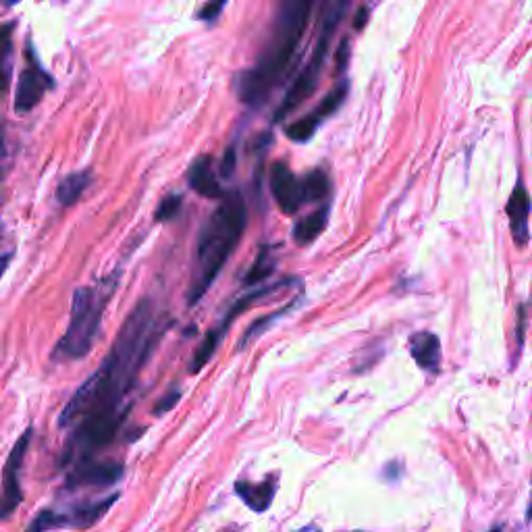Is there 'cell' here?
Listing matches in <instances>:
<instances>
[{
	"label": "cell",
	"mask_w": 532,
	"mask_h": 532,
	"mask_svg": "<svg viewBox=\"0 0 532 532\" xmlns=\"http://www.w3.org/2000/svg\"><path fill=\"white\" fill-rule=\"evenodd\" d=\"M235 158H237V150H235V146H229L227 152H225V156H223V163H221V173L225 177H231L233 175V171H235Z\"/></svg>",
	"instance_id": "cb8c5ba5"
},
{
	"label": "cell",
	"mask_w": 532,
	"mask_h": 532,
	"mask_svg": "<svg viewBox=\"0 0 532 532\" xmlns=\"http://www.w3.org/2000/svg\"><path fill=\"white\" fill-rule=\"evenodd\" d=\"M296 306H298V300H294V302H291V304H287V306H283V308H279V310L271 312L269 316H262V318H258V321H254V323H252V325L246 329V333H244L242 341H239V350H242L248 341H254L256 337H260L262 333H266V329H269L273 323H277L281 316H285V314H287L291 308H296Z\"/></svg>",
	"instance_id": "d6986e66"
},
{
	"label": "cell",
	"mask_w": 532,
	"mask_h": 532,
	"mask_svg": "<svg viewBox=\"0 0 532 532\" xmlns=\"http://www.w3.org/2000/svg\"><path fill=\"white\" fill-rule=\"evenodd\" d=\"M508 219H510V229L514 235L516 246L524 248L528 244L530 237V227H528V215H530V196L522 183H518L510 200H508Z\"/></svg>",
	"instance_id": "4fadbf2b"
},
{
	"label": "cell",
	"mask_w": 532,
	"mask_h": 532,
	"mask_svg": "<svg viewBox=\"0 0 532 532\" xmlns=\"http://www.w3.org/2000/svg\"><path fill=\"white\" fill-rule=\"evenodd\" d=\"M235 493L254 512H266L271 508L273 497H275V481H262V483L239 481L235 485Z\"/></svg>",
	"instance_id": "2e32d148"
},
{
	"label": "cell",
	"mask_w": 532,
	"mask_h": 532,
	"mask_svg": "<svg viewBox=\"0 0 532 532\" xmlns=\"http://www.w3.org/2000/svg\"><path fill=\"white\" fill-rule=\"evenodd\" d=\"M291 281H294V279H285V281H279V283H264V285H260L258 289H252L250 294H246V296H242L239 300H235V304H233V306L229 308V312L225 314L223 323H221L219 327H215V329H210V331L206 333L204 341L200 343V348H198V352H196V356H194V360H192V368H190V370H192V375H196V372H200V370L210 362V358L215 356V352L221 348L223 339H225L227 333H229V327L237 321V316H239V314H244L248 308L256 306L262 298H269V296L277 294V291L289 287Z\"/></svg>",
	"instance_id": "8992f818"
},
{
	"label": "cell",
	"mask_w": 532,
	"mask_h": 532,
	"mask_svg": "<svg viewBox=\"0 0 532 532\" xmlns=\"http://www.w3.org/2000/svg\"><path fill=\"white\" fill-rule=\"evenodd\" d=\"M181 204H183V198L179 194H171V196L163 198V202L158 204V208H156V217L154 219L158 223H165V221L175 219V215L179 212Z\"/></svg>",
	"instance_id": "44dd1931"
},
{
	"label": "cell",
	"mask_w": 532,
	"mask_h": 532,
	"mask_svg": "<svg viewBox=\"0 0 532 532\" xmlns=\"http://www.w3.org/2000/svg\"><path fill=\"white\" fill-rule=\"evenodd\" d=\"M246 225L248 206L244 196L239 192H225L221 204L202 225L198 235L188 296L190 306L200 304L212 283L217 281L223 266L242 242Z\"/></svg>",
	"instance_id": "3957f363"
},
{
	"label": "cell",
	"mask_w": 532,
	"mask_h": 532,
	"mask_svg": "<svg viewBox=\"0 0 532 532\" xmlns=\"http://www.w3.org/2000/svg\"><path fill=\"white\" fill-rule=\"evenodd\" d=\"M364 21H368V9H366V7H362V9L358 11V17H356V21H354V28H356V30H362Z\"/></svg>",
	"instance_id": "4316f807"
},
{
	"label": "cell",
	"mask_w": 532,
	"mask_h": 532,
	"mask_svg": "<svg viewBox=\"0 0 532 532\" xmlns=\"http://www.w3.org/2000/svg\"><path fill=\"white\" fill-rule=\"evenodd\" d=\"M275 273V258L271 248H262L258 258L254 260V264L250 266L248 275L244 277V285L246 287H256V285H264V281L269 279Z\"/></svg>",
	"instance_id": "ac0fdd59"
},
{
	"label": "cell",
	"mask_w": 532,
	"mask_h": 532,
	"mask_svg": "<svg viewBox=\"0 0 532 532\" xmlns=\"http://www.w3.org/2000/svg\"><path fill=\"white\" fill-rule=\"evenodd\" d=\"M165 331L150 298H142L123 323L109 356L94 375L75 391L59 416L61 427H75L77 422L96 414L129 412L127 395L138 385L140 372L148 364L154 348Z\"/></svg>",
	"instance_id": "6da1fadb"
},
{
	"label": "cell",
	"mask_w": 532,
	"mask_h": 532,
	"mask_svg": "<svg viewBox=\"0 0 532 532\" xmlns=\"http://www.w3.org/2000/svg\"><path fill=\"white\" fill-rule=\"evenodd\" d=\"M123 474V466L115 462H77L73 472L67 476V487H109L115 485Z\"/></svg>",
	"instance_id": "8fae6325"
},
{
	"label": "cell",
	"mask_w": 532,
	"mask_h": 532,
	"mask_svg": "<svg viewBox=\"0 0 532 532\" xmlns=\"http://www.w3.org/2000/svg\"><path fill=\"white\" fill-rule=\"evenodd\" d=\"M348 90H350V84L348 82H341L337 84L323 100L321 104L316 106V109L312 113H308L304 119L291 123L285 133L289 140L294 142H308L314 133H316V127L321 125L327 117H333V113H337L339 106L343 104L345 96H348Z\"/></svg>",
	"instance_id": "30bf717a"
},
{
	"label": "cell",
	"mask_w": 532,
	"mask_h": 532,
	"mask_svg": "<svg viewBox=\"0 0 532 532\" xmlns=\"http://www.w3.org/2000/svg\"><path fill=\"white\" fill-rule=\"evenodd\" d=\"M304 185H306V198H308V204L312 202H321L329 196L331 192V181H329V175L321 169H316L312 173H308L304 177Z\"/></svg>",
	"instance_id": "ffe728a7"
},
{
	"label": "cell",
	"mask_w": 532,
	"mask_h": 532,
	"mask_svg": "<svg viewBox=\"0 0 532 532\" xmlns=\"http://www.w3.org/2000/svg\"><path fill=\"white\" fill-rule=\"evenodd\" d=\"M410 356L422 370L437 372L441 366V341L431 331H418L412 333L410 341Z\"/></svg>",
	"instance_id": "5bb4252c"
},
{
	"label": "cell",
	"mask_w": 532,
	"mask_h": 532,
	"mask_svg": "<svg viewBox=\"0 0 532 532\" xmlns=\"http://www.w3.org/2000/svg\"><path fill=\"white\" fill-rule=\"evenodd\" d=\"M11 252H0V277L5 275V271L9 269V262H11Z\"/></svg>",
	"instance_id": "484cf974"
},
{
	"label": "cell",
	"mask_w": 532,
	"mask_h": 532,
	"mask_svg": "<svg viewBox=\"0 0 532 532\" xmlns=\"http://www.w3.org/2000/svg\"><path fill=\"white\" fill-rule=\"evenodd\" d=\"M348 40H343L341 46H339V52H337V69L339 71H345V65H348Z\"/></svg>",
	"instance_id": "d4e9b609"
},
{
	"label": "cell",
	"mask_w": 532,
	"mask_h": 532,
	"mask_svg": "<svg viewBox=\"0 0 532 532\" xmlns=\"http://www.w3.org/2000/svg\"><path fill=\"white\" fill-rule=\"evenodd\" d=\"M225 7H227L225 3H208V5H204V7L198 11V19H200V21H215V19L221 15V11H223Z\"/></svg>",
	"instance_id": "603a6c76"
},
{
	"label": "cell",
	"mask_w": 532,
	"mask_h": 532,
	"mask_svg": "<svg viewBox=\"0 0 532 532\" xmlns=\"http://www.w3.org/2000/svg\"><path fill=\"white\" fill-rule=\"evenodd\" d=\"M329 215H331V206L325 204L318 210L310 212V215L302 217L296 221L294 225V242L302 248L314 244L318 237L323 235V231L327 229L329 225Z\"/></svg>",
	"instance_id": "9a60e30c"
},
{
	"label": "cell",
	"mask_w": 532,
	"mask_h": 532,
	"mask_svg": "<svg viewBox=\"0 0 532 532\" xmlns=\"http://www.w3.org/2000/svg\"><path fill=\"white\" fill-rule=\"evenodd\" d=\"M119 275L121 273L117 271L111 277L100 281L98 285H86L75 289L69 327L55 345L52 360L73 362V360H82L90 354L102 327L104 310L109 306L119 285Z\"/></svg>",
	"instance_id": "277c9868"
},
{
	"label": "cell",
	"mask_w": 532,
	"mask_h": 532,
	"mask_svg": "<svg viewBox=\"0 0 532 532\" xmlns=\"http://www.w3.org/2000/svg\"><path fill=\"white\" fill-rule=\"evenodd\" d=\"M345 11H348V3H329L325 7L321 36H318V40H316V46L312 50L308 63L304 65L300 75L294 79V84H291L289 90L285 92L279 109L275 111V117H273L275 123L285 119L291 111H296L298 106L304 104L314 94V90L318 88V82H321V75L325 69L327 55H329L331 36L337 30V25H339L341 17L345 15Z\"/></svg>",
	"instance_id": "5b68a950"
},
{
	"label": "cell",
	"mask_w": 532,
	"mask_h": 532,
	"mask_svg": "<svg viewBox=\"0 0 532 532\" xmlns=\"http://www.w3.org/2000/svg\"><path fill=\"white\" fill-rule=\"evenodd\" d=\"M92 183V173L90 171H77L67 175L57 188V200L61 206H71L75 204L82 194L90 188Z\"/></svg>",
	"instance_id": "e0dca14e"
},
{
	"label": "cell",
	"mask_w": 532,
	"mask_h": 532,
	"mask_svg": "<svg viewBox=\"0 0 532 532\" xmlns=\"http://www.w3.org/2000/svg\"><path fill=\"white\" fill-rule=\"evenodd\" d=\"M314 5L308 0H287L277 11L275 23L262 55L237 79V96L252 109L269 102L281 86L310 25Z\"/></svg>",
	"instance_id": "7a4b0ae2"
},
{
	"label": "cell",
	"mask_w": 532,
	"mask_h": 532,
	"mask_svg": "<svg viewBox=\"0 0 532 532\" xmlns=\"http://www.w3.org/2000/svg\"><path fill=\"white\" fill-rule=\"evenodd\" d=\"M271 192L285 215H296L304 204H308L304 177H298L285 163H275L271 169Z\"/></svg>",
	"instance_id": "9c48e42d"
},
{
	"label": "cell",
	"mask_w": 532,
	"mask_h": 532,
	"mask_svg": "<svg viewBox=\"0 0 532 532\" xmlns=\"http://www.w3.org/2000/svg\"><path fill=\"white\" fill-rule=\"evenodd\" d=\"M179 399H181V389H173V391H169V393H167V395L161 399V402L156 404V408H154V414H156V416H161V414H165V412L173 410V408L177 406Z\"/></svg>",
	"instance_id": "7402d4cb"
},
{
	"label": "cell",
	"mask_w": 532,
	"mask_h": 532,
	"mask_svg": "<svg viewBox=\"0 0 532 532\" xmlns=\"http://www.w3.org/2000/svg\"><path fill=\"white\" fill-rule=\"evenodd\" d=\"M30 441H32V429H28L17 439L15 447L11 449V454H9V460L5 464L3 485H0V520L11 518L23 501V493H21V485H19V472L23 466L25 451H28V447H30Z\"/></svg>",
	"instance_id": "ba28073f"
},
{
	"label": "cell",
	"mask_w": 532,
	"mask_h": 532,
	"mask_svg": "<svg viewBox=\"0 0 532 532\" xmlns=\"http://www.w3.org/2000/svg\"><path fill=\"white\" fill-rule=\"evenodd\" d=\"M52 88H55V79L42 67L32 42H28V48H25V67L21 71L15 92V111L19 115L34 111L44 94Z\"/></svg>",
	"instance_id": "52a82bcc"
},
{
	"label": "cell",
	"mask_w": 532,
	"mask_h": 532,
	"mask_svg": "<svg viewBox=\"0 0 532 532\" xmlns=\"http://www.w3.org/2000/svg\"><path fill=\"white\" fill-rule=\"evenodd\" d=\"M188 181L190 188L208 198V200H221L225 196L223 185L219 183V177L215 173V167H212V156H200L192 163L188 171Z\"/></svg>",
	"instance_id": "7c38bea8"
}]
</instances>
